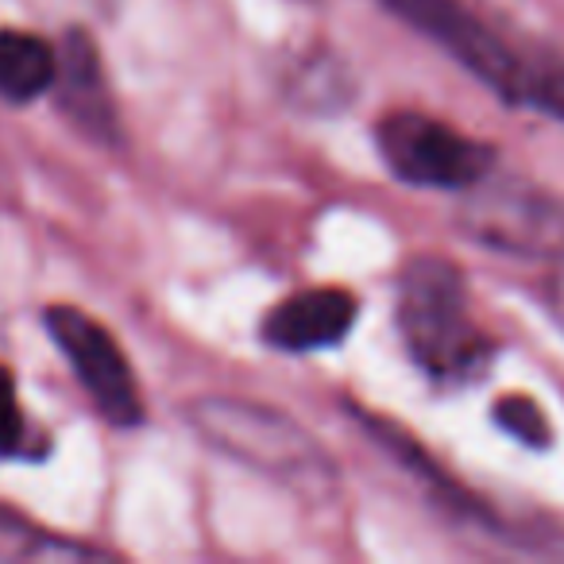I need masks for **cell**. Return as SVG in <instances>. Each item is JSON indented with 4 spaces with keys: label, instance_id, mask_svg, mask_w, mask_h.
<instances>
[{
    "label": "cell",
    "instance_id": "11",
    "mask_svg": "<svg viewBox=\"0 0 564 564\" xmlns=\"http://www.w3.org/2000/svg\"><path fill=\"white\" fill-rule=\"evenodd\" d=\"M495 422L530 448H549V441H553V425H549L545 410L525 394H507L495 402Z\"/></svg>",
    "mask_w": 564,
    "mask_h": 564
},
{
    "label": "cell",
    "instance_id": "8",
    "mask_svg": "<svg viewBox=\"0 0 564 564\" xmlns=\"http://www.w3.org/2000/svg\"><path fill=\"white\" fill-rule=\"evenodd\" d=\"M58 109L78 124V132L94 135L101 143H112L120 132L117 105H112L109 82H105V66L97 55L94 40L86 32H70L58 47V74L55 86Z\"/></svg>",
    "mask_w": 564,
    "mask_h": 564
},
{
    "label": "cell",
    "instance_id": "1",
    "mask_svg": "<svg viewBox=\"0 0 564 564\" xmlns=\"http://www.w3.org/2000/svg\"><path fill=\"white\" fill-rule=\"evenodd\" d=\"M186 422L213 453L259 471L299 499L325 502L340 484L329 448L291 414L236 394H205L186 406Z\"/></svg>",
    "mask_w": 564,
    "mask_h": 564
},
{
    "label": "cell",
    "instance_id": "7",
    "mask_svg": "<svg viewBox=\"0 0 564 564\" xmlns=\"http://www.w3.org/2000/svg\"><path fill=\"white\" fill-rule=\"evenodd\" d=\"M356 299L340 286H310L291 299H282L263 317V340L274 352H322L352 333L356 325Z\"/></svg>",
    "mask_w": 564,
    "mask_h": 564
},
{
    "label": "cell",
    "instance_id": "13",
    "mask_svg": "<svg viewBox=\"0 0 564 564\" xmlns=\"http://www.w3.org/2000/svg\"><path fill=\"white\" fill-rule=\"evenodd\" d=\"M545 302H549V310L556 314V322L564 325V263L545 279Z\"/></svg>",
    "mask_w": 564,
    "mask_h": 564
},
{
    "label": "cell",
    "instance_id": "6",
    "mask_svg": "<svg viewBox=\"0 0 564 564\" xmlns=\"http://www.w3.org/2000/svg\"><path fill=\"white\" fill-rule=\"evenodd\" d=\"M51 340L58 345V352L66 356V364L74 368L78 383L86 387V394L94 399L97 414L112 425H140L143 422V399L135 387L132 364L120 352L117 337L105 329L101 322L74 306H51L43 314Z\"/></svg>",
    "mask_w": 564,
    "mask_h": 564
},
{
    "label": "cell",
    "instance_id": "5",
    "mask_svg": "<svg viewBox=\"0 0 564 564\" xmlns=\"http://www.w3.org/2000/svg\"><path fill=\"white\" fill-rule=\"evenodd\" d=\"M468 202L460 209V228L487 248L510 256H553L564 259V205L518 182H476L464 189Z\"/></svg>",
    "mask_w": 564,
    "mask_h": 564
},
{
    "label": "cell",
    "instance_id": "2",
    "mask_svg": "<svg viewBox=\"0 0 564 564\" xmlns=\"http://www.w3.org/2000/svg\"><path fill=\"white\" fill-rule=\"evenodd\" d=\"M387 12L445 51L507 105H525L564 120V58L522 51L460 0H383Z\"/></svg>",
    "mask_w": 564,
    "mask_h": 564
},
{
    "label": "cell",
    "instance_id": "3",
    "mask_svg": "<svg viewBox=\"0 0 564 564\" xmlns=\"http://www.w3.org/2000/svg\"><path fill=\"white\" fill-rule=\"evenodd\" d=\"M399 329L410 360L437 383L476 379L495 356V340L471 322L464 274L441 256H417L402 267Z\"/></svg>",
    "mask_w": 564,
    "mask_h": 564
},
{
    "label": "cell",
    "instance_id": "9",
    "mask_svg": "<svg viewBox=\"0 0 564 564\" xmlns=\"http://www.w3.org/2000/svg\"><path fill=\"white\" fill-rule=\"evenodd\" d=\"M58 74V51L43 35L0 28V101L28 105L51 94Z\"/></svg>",
    "mask_w": 564,
    "mask_h": 564
},
{
    "label": "cell",
    "instance_id": "10",
    "mask_svg": "<svg viewBox=\"0 0 564 564\" xmlns=\"http://www.w3.org/2000/svg\"><path fill=\"white\" fill-rule=\"evenodd\" d=\"M101 549L63 541L55 533L32 525L24 514L0 507V561H101Z\"/></svg>",
    "mask_w": 564,
    "mask_h": 564
},
{
    "label": "cell",
    "instance_id": "4",
    "mask_svg": "<svg viewBox=\"0 0 564 564\" xmlns=\"http://www.w3.org/2000/svg\"><path fill=\"white\" fill-rule=\"evenodd\" d=\"M376 148L394 178L422 189L464 194L476 182H484L495 166V151L487 143L414 109L387 112L376 124Z\"/></svg>",
    "mask_w": 564,
    "mask_h": 564
},
{
    "label": "cell",
    "instance_id": "12",
    "mask_svg": "<svg viewBox=\"0 0 564 564\" xmlns=\"http://www.w3.org/2000/svg\"><path fill=\"white\" fill-rule=\"evenodd\" d=\"M32 441V425H28L24 410H20L17 399V383H12L9 368H0V456H17V460H28L35 456Z\"/></svg>",
    "mask_w": 564,
    "mask_h": 564
}]
</instances>
